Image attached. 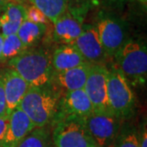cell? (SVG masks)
Masks as SVG:
<instances>
[{"mask_svg":"<svg viewBox=\"0 0 147 147\" xmlns=\"http://www.w3.org/2000/svg\"><path fill=\"white\" fill-rule=\"evenodd\" d=\"M61 92L52 84L30 87L20 103V108L35 127L51 126L57 115Z\"/></svg>","mask_w":147,"mask_h":147,"instance_id":"6da1fadb","label":"cell"},{"mask_svg":"<svg viewBox=\"0 0 147 147\" xmlns=\"http://www.w3.org/2000/svg\"><path fill=\"white\" fill-rule=\"evenodd\" d=\"M7 65L21 75L30 87L50 84L54 74L52 55L42 47L28 48L8 61Z\"/></svg>","mask_w":147,"mask_h":147,"instance_id":"7a4b0ae2","label":"cell"},{"mask_svg":"<svg viewBox=\"0 0 147 147\" xmlns=\"http://www.w3.org/2000/svg\"><path fill=\"white\" fill-rule=\"evenodd\" d=\"M115 65L131 85H144L147 79V48L139 39L128 38L114 57Z\"/></svg>","mask_w":147,"mask_h":147,"instance_id":"3957f363","label":"cell"},{"mask_svg":"<svg viewBox=\"0 0 147 147\" xmlns=\"http://www.w3.org/2000/svg\"><path fill=\"white\" fill-rule=\"evenodd\" d=\"M107 68V96L112 113L120 120H130L136 109V97L131 85L115 65Z\"/></svg>","mask_w":147,"mask_h":147,"instance_id":"277c9868","label":"cell"},{"mask_svg":"<svg viewBox=\"0 0 147 147\" xmlns=\"http://www.w3.org/2000/svg\"><path fill=\"white\" fill-rule=\"evenodd\" d=\"M51 127L55 147L97 146L85 126L84 118L57 115Z\"/></svg>","mask_w":147,"mask_h":147,"instance_id":"5b68a950","label":"cell"},{"mask_svg":"<svg viewBox=\"0 0 147 147\" xmlns=\"http://www.w3.org/2000/svg\"><path fill=\"white\" fill-rule=\"evenodd\" d=\"M85 126L98 147H112L123 121L113 113H92L84 119Z\"/></svg>","mask_w":147,"mask_h":147,"instance_id":"8992f818","label":"cell"},{"mask_svg":"<svg viewBox=\"0 0 147 147\" xmlns=\"http://www.w3.org/2000/svg\"><path fill=\"white\" fill-rule=\"evenodd\" d=\"M93 107L94 113L110 114V110L107 96V68L103 65H92L84 86Z\"/></svg>","mask_w":147,"mask_h":147,"instance_id":"52a82bcc","label":"cell"},{"mask_svg":"<svg viewBox=\"0 0 147 147\" xmlns=\"http://www.w3.org/2000/svg\"><path fill=\"white\" fill-rule=\"evenodd\" d=\"M95 27L107 55L114 58L128 40L124 22L114 16H104L97 21Z\"/></svg>","mask_w":147,"mask_h":147,"instance_id":"ba28073f","label":"cell"},{"mask_svg":"<svg viewBox=\"0 0 147 147\" xmlns=\"http://www.w3.org/2000/svg\"><path fill=\"white\" fill-rule=\"evenodd\" d=\"M79 51L83 57L91 65H107L110 60L100 42L95 26H85L83 31L72 43Z\"/></svg>","mask_w":147,"mask_h":147,"instance_id":"9c48e42d","label":"cell"},{"mask_svg":"<svg viewBox=\"0 0 147 147\" xmlns=\"http://www.w3.org/2000/svg\"><path fill=\"white\" fill-rule=\"evenodd\" d=\"M83 18L76 11L68 10L53 22L52 39L58 44H71L83 31Z\"/></svg>","mask_w":147,"mask_h":147,"instance_id":"30bf717a","label":"cell"},{"mask_svg":"<svg viewBox=\"0 0 147 147\" xmlns=\"http://www.w3.org/2000/svg\"><path fill=\"white\" fill-rule=\"evenodd\" d=\"M0 76L3 80L7 114H10L20 105L30 85L26 81L10 67L0 69Z\"/></svg>","mask_w":147,"mask_h":147,"instance_id":"8fae6325","label":"cell"},{"mask_svg":"<svg viewBox=\"0 0 147 147\" xmlns=\"http://www.w3.org/2000/svg\"><path fill=\"white\" fill-rule=\"evenodd\" d=\"M93 107L84 88L66 92L61 94L57 115L84 118L92 114Z\"/></svg>","mask_w":147,"mask_h":147,"instance_id":"7c38bea8","label":"cell"},{"mask_svg":"<svg viewBox=\"0 0 147 147\" xmlns=\"http://www.w3.org/2000/svg\"><path fill=\"white\" fill-rule=\"evenodd\" d=\"M35 128L34 124L18 105L9 115V123L1 147H16Z\"/></svg>","mask_w":147,"mask_h":147,"instance_id":"4fadbf2b","label":"cell"},{"mask_svg":"<svg viewBox=\"0 0 147 147\" xmlns=\"http://www.w3.org/2000/svg\"><path fill=\"white\" fill-rule=\"evenodd\" d=\"M91 65V64L85 63L67 70L54 72L50 84L57 88L61 94L84 88Z\"/></svg>","mask_w":147,"mask_h":147,"instance_id":"5bb4252c","label":"cell"},{"mask_svg":"<svg viewBox=\"0 0 147 147\" xmlns=\"http://www.w3.org/2000/svg\"><path fill=\"white\" fill-rule=\"evenodd\" d=\"M26 19V7L9 0L0 9V33L3 37L16 34Z\"/></svg>","mask_w":147,"mask_h":147,"instance_id":"9a60e30c","label":"cell"},{"mask_svg":"<svg viewBox=\"0 0 147 147\" xmlns=\"http://www.w3.org/2000/svg\"><path fill=\"white\" fill-rule=\"evenodd\" d=\"M88 63L74 44H61L52 55L54 72H61Z\"/></svg>","mask_w":147,"mask_h":147,"instance_id":"2e32d148","label":"cell"},{"mask_svg":"<svg viewBox=\"0 0 147 147\" xmlns=\"http://www.w3.org/2000/svg\"><path fill=\"white\" fill-rule=\"evenodd\" d=\"M52 22L45 25L25 20L18 29L16 34L26 49L34 47L47 34L52 26H50Z\"/></svg>","mask_w":147,"mask_h":147,"instance_id":"e0dca14e","label":"cell"},{"mask_svg":"<svg viewBox=\"0 0 147 147\" xmlns=\"http://www.w3.org/2000/svg\"><path fill=\"white\" fill-rule=\"evenodd\" d=\"M52 23L68 10L69 0H30Z\"/></svg>","mask_w":147,"mask_h":147,"instance_id":"ac0fdd59","label":"cell"},{"mask_svg":"<svg viewBox=\"0 0 147 147\" xmlns=\"http://www.w3.org/2000/svg\"><path fill=\"white\" fill-rule=\"evenodd\" d=\"M16 147H55L52 137V127H35Z\"/></svg>","mask_w":147,"mask_h":147,"instance_id":"d6986e66","label":"cell"},{"mask_svg":"<svg viewBox=\"0 0 147 147\" xmlns=\"http://www.w3.org/2000/svg\"><path fill=\"white\" fill-rule=\"evenodd\" d=\"M112 147H140L138 128L129 120L123 121Z\"/></svg>","mask_w":147,"mask_h":147,"instance_id":"ffe728a7","label":"cell"},{"mask_svg":"<svg viewBox=\"0 0 147 147\" xmlns=\"http://www.w3.org/2000/svg\"><path fill=\"white\" fill-rule=\"evenodd\" d=\"M26 50V48L16 34L4 37L0 61H8Z\"/></svg>","mask_w":147,"mask_h":147,"instance_id":"44dd1931","label":"cell"},{"mask_svg":"<svg viewBox=\"0 0 147 147\" xmlns=\"http://www.w3.org/2000/svg\"><path fill=\"white\" fill-rule=\"evenodd\" d=\"M26 20L34 23H41L45 25H48L49 23H51V21L35 6H30L28 7H26Z\"/></svg>","mask_w":147,"mask_h":147,"instance_id":"7402d4cb","label":"cell"},{"mask_svg":"<svg viewBox=\"0 0 147 147\" xmlns=\"http://www.w3.org/2000/svg\"><path fill=\"white\" fill-rule=\"evenodd\" d=\"M7 110V102H6L5 92L3 88V80L0 76V118L8 117Z\"/></svg>","mask_w":147,"mask_h":147,"instance_id":"603a6c76","label":"cell"},{"mask_svg":"<svg viewBox=\"0 0 147 147\" xmlns=\"http://www.w3.org/2000/svg\"><path fill=\"white\" fill-rule=\"evenodd\" d=\"M138 137L140 147H147V128L146 122H143L138 128Z\"/></svg>","mask_w":147,"mask_h":147,"instance_id":"cb8c5ba5","label":"cell"},{"mask_svg":"<svg viewBox=\"0 0 147 147\" xmlns=\"http://www.w3.org/2000/svg\"><path fill=\"white\" fill-rule=\"evenodd\" d=\"M8 123H9V116L0 118V146L5 137Z\"/></svg>","mask_w":147,"mask_h":147,"instance_id":"d4e9b609","label":"cell"},{"mask_svg":"<svg viewBox=\"0 0 147 147\" xmlns=\"http://www.w3.org/2000/svg\"><path fill=\"white\" fill-rule=\"evenodd\" d=\"M3 38L4 37L2 35V34L0 33V58L2 55V50H3Z\"/></svg>","mask_w":147,"mask_h":147,"instance_id":"484cf974","label":"cell"},{"mask_svg":"<svg viewBox=\"0 0 147 147\" xmlns=\"http://www.w3.org/2000/svg\"><path fill=\"white\" fill-rule=\"evenodd\" d=\"M8 1H9V0H0V9H1L2 7H3L7 4V3Z\"/></svg>","mask_w":147,"mask_h":147,"instance_id":"4316f807","label":"cell"},{"mask_svg":"<svg viewBox=\"0 0 147 147\" xmlns=\"http://www.w3.org/2000/svg\"><path fill=\"white\" fill-rule=\"evenodd\" d=\"M137 1H140V2H142V3H146V0H137Z\"/></svg>","mask_w":147,"mask_h":147,"instance_id":"83f0119b","label":"cell"},{"mask_svg":"<svg viewBox=\"0 0 147 147\" xmlns=\"http://www.w3.org/2000/svg\"><path fill=\"white\" fill-rule=\"evenodd\" d=\"M92 147H98V146H92Z\"/></svg>","mask_w":147,"mask_h":147,"instance_id":"f1b7e54d","label":"cell"},{"mask_svg":"<svg viewBox=\"0 0 147 147\" xmlns=\"http://www.w3.org/2000/svg\"><path fill=\"white\" fill-rule=\"evenodd\" d=\"M0 147H1V146H0Z\"/></svg>","mask_w":147,"mask_h":147,"instance_id":"f546056e","label":"cell"}]
</instances>
